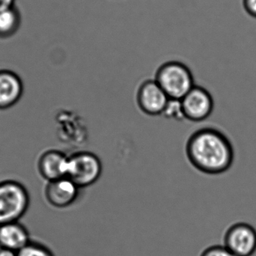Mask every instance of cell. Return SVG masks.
<instances>
[{
    "label": "cell",
    "instance_id": "cell-1",
    "mask_svg": "<svg viewBox=\"0 0 256 256\" xmlns=\"http://www.w3.org/2000/svg\"><path fill=\"white\" fill-rule=\"evenodd\" d=\"M186 154L196 170L208 174L225 172L234 160L231 142L214 128H202L194 132L186 142Z\"/></svg>",
    "mask_w": 256,
    "mask_h": 256
},
{
    "label": "cell",
    "instance_id": "cell-2",
    "mask_svg": "<svg viewBox=\"0 0 256 256\" xmlns=\"http://www.w3.org/2000/svg\"><path fill=\"white\" fill-rule=\"evenodd\" d=\"M155 81L168 98L176 100H182L195 86L189 68L177 61L162 64L156 70Z\"/></svg>",
    "mask_w": 256,
    "mask_h": 256
},
{
    "label": "cell",
    "instance_id": "cell-3",
    "mask_svg": "<svg viewBox=\"0 0 256 256\" xmlns=\"http://www.w3.org/2000/svg\"><path fill=\"white\" fill-rule=\"evenodd\" d=\"M30 204V192L22 183L14 180L0 182V226L19 221Z\"/></svg>",
    "mask_w": 256,
    "mask_h": 256
},
{
    "label": "cell",
    "instance_id": "cell-4",
    "mask_svg": "<svg viewBox=\"0 0 256 256\" xmlns=\"http://www.w3.org/2000/svg\"><path fill=\"white\" fill-rule=\"evenodd\" d=\"M102 161L96 154L80 152L69 156L68 177L80 188L96 183L102 176Z\"/></svg>",
    "mask_w": 256,
    "mask_h": 256
},
{
    "label": "cell",
    "instance_id": "cell-5",
    "mask_svg": "<svg viewBox=\"0 0 256 256\" xmlns=\"http://www.w3.org/2000/svg\"><path fill=\"white\" fill-rule=\"evenodd\" d=\"M180 100L185 118L192 122L204 121L213 111V98L203 87L194 86Z\"/></svg>",
    "mask_w": 256,
    "mask_h": 256
},
{
    "label": "cell",
    "instance_id": "cell-6",
    "mask_svg": "<svg viewBox=\"0 0 256 256\" xmlns=\"http://www.w3.org/2000/svg\"><path fill=\"white\" fill-rule=\"evenodd\" d=\"M225 246L238 256H251L256 251V231L249 224L230 227L225 236Z\"/></svg>",
    "mask_w": 256,
    "mask_h": 256
},
{
    "label": "cell",
    "instance_id": "cell-7",
    "mask_svg": "<svg viewBox=\"0 0 256 256\" xmlns=\"http://www.w3.org/2000/svg\"><path fill=\"white\" fill-rule=\"evenodd\" d=\"M168 100V96L155 80L144 81L138 88L137 103L141 110L147 115L162 114Z\"/></svg>",
    "mask_w": 256,
    "mask_h": 256
},
{
    "label": "cell",
    "instance_id": "cell-8",
    "mask_svg": "<svg viewBox=\"0 0 256 256\" xmlns=\"http://www.w3.org/2000/svg\"><path fill=\"white\" fill-rule=\"evenodd\" d=\"M80 188L68 177L49 182L44 190L46 202L52 207L64 208L78 200Z\"/></svg>",
    "mask_w": 256,
    "mask_h": 256
},
{
    "label": "cell",
    "instance_id": "cell-9",
    "mask_svg": "<svg viewBox=\"0 0 256 256\" xmlns=\"http://www.w3.org/2000/svg\"><path fill=\"white\" fill-rule=\"evenodd\" d=\"M69 156L61 150L51 149L42 154L38 160L39 174L48 182L68 177Z\"/></svg>",
    "mask_w": 256,
    "mask_h": 256
},
{
    "label": "cell",
    "instance_id": "cell-10",
    "mask_svg": "<svg viewBox=\"0 0 256 256\" xmlns=\"http://www.w3.org/2000/svg\"><path fill=\"white\" fill-rule=\"evenodd\" d=\"M24 84L19 75L7 69L0 70V110L16 105L24 94Z\"/></svg>",
    "mask_w": 256,
    "mask_h": 256
},
{
    "label": "cell",
    "instance_id": "cell-11",
    "mask_svg": "<svg viewBox=\"0 0 256 256\" xmlns=\"http://www.w3.org/2000/svg\"><path fill=\"white\" fill-rule=\"evenodd\" d=\"M30 242L28 230L19 221L0 226V248L18 252Z\"/></svg>",
    "mask_w": 256,
    "mask_h": 256
},
{
    "label": "cell",
    "instance_id": "cell-12",
    "mask_svg": "<svg viewBox=\"0 0 256 256\" xmlns=\"http://www.w3.org/2000/svg\"><path fill=\"white\" fill-rule=\"evenodd\" d=\"M21 14L16 6L0 12V38L12 37L21 25Z\"/></svg>",
    "mask_w": 256,
    "mask_h": 256
},
{
    "label": "cell",
    "instance_id": "cell-13",
    "mask_svg": "<svg viewBox=\"0 0 256 256\" xmlns=\"http://www.w3.org/2000/svg\"><path fill=\"white\" fill-rule=\"evenodd\" d=\"M18 256H54L52 251L43 244L31 240L18 252Z\"/></svg>",
    "mask_w": 256,
    "mask_h": 256
},
{
    "label": "cell",
    "instance_id": "cell-14",
    "mask_svg": "<svg viewBox=\"0 0 256 256\" xmlns=\"http://www.w3.org/2000/svg\"><path fill=\"white\" fill-rule=\"evenodd\" d=\"M162 115H164L166 118L176 120V121H182L185 118L182 100L170 99L162 112Z\"/></svg>",
    "mask_w": 256,
    "mask_h": 256
},
{
    "label": "cell",
    "instance_id": "cell-15",
    "mask_svg": "<svg viewBox=\"0 0 256 256\" xmlns=\"http://www.w3.org/2000/svg\"><path fill=\"white\" fill-rule=\"evenodd\" d=\"M201 256H238L227 249L225 246H214L208 248Z\"/></svg>",
    "mask_w": 256,
    "mask_h": 256
},
{
    "label": "cell",
    "instance_id": "cell-16",
    "mask_svg": "<svg viewBox=\"0 0 256 256\" xmlns=\"http://www.w3.org/2000/svg\"><path fill=\"white\" fill-rule=\"evenodd\" d=\"M245 7L251 15L256 16V0H245Z\"/></svg>",
    "mask_w": 256,
    "mask_h": 256
},
{
    "label": "cell",
    "instance_id": "cell-17",
    "mask_svg": "<svg viewBox=\"0 0 256 256\" xmlns=\"http://www.w3.org/2000/svg\"><path fill=\"white\" fill-rule=\"evenodd\" d=\"M15 6V0H0V12Z\"/></svg>",
    "mask_w": 256,
    "mask_h": 256
},
{
    "label": "cell",
    "instance_id": "cell-18",
    "mask_svg": "<svg viewBox=\"0 0 256 256\" xmlns=\"http://www.w3.org/2000/svg\"><path fill=\"white\" fill-rule=\"evenodd\" d=\"M0 256H18V252L4 249V248H0Z\"/></svg>",
    "mask_w": 256,
    "mask_h": 256
}]
</instances>
